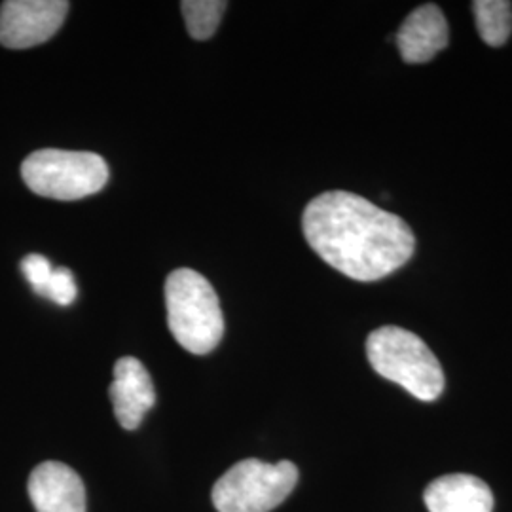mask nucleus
<instances>
[{
  "label": "nucleus",
  "mask_w": 512,
  "mask_h": 512,
  "mask_svg": "<svg viewBox=\"0 0 512 512\" xmlns=\"http://www.w3.org/2000/svg\"><path fill=\"white\" fill-rule=\"evenodd\" d=\"M302 230L330 268L363 283L397 272L416 249V238L401 217L346 190L311 200Z\"/></svg>",
  "instance_id": "nucleus-1"
},
{
  "label": "nucleus",
  "mask_w": 512,
  "mask_h": 512,
  "mask_svg": "<svg viewBox=\"0 0 512 512\" xmlns=\"http://www.w3.org/2000/svg\"><path fill=\"white\" fill-rule=\"evenodd\" d=\"M167 325L173 338L194 355L217 348L224 334V317L213 285L190 268H179L165 281Z\"/></svg>",
  "instance_id": "nucleus-2"
},
{
  "label": "nucleus",
  "mask_w": 512,
  "mask_h": 512,
  "mask_svg": "<svg viewBox=\"0 0 512 512\" xmlns=\"http://www.w3.org/2000/svg\"><path fill=\"white\" fill-rule=\"evenodd\" d=\"M372 368L389 382L404 387L423 403L437 401L444 389V372L435 353L410 330L382 327L366 340Z\"/></svg>",
  "instance_id": "nucleus-3"
},
{
  "label": "nucleus",
  "mask_w": 512,
  "mask_h": 512,
  "mask_svg": "<svg viewBox=\"0 0 512 512\" xmlns=\"http://www.w3.org/2000/svg\"><path fill=\"white\" fill-rule=\"evenodd\" d=\"M21 177L42 198L74 202L105 188L109 165L93 152L44 148L23 160Z\"/></svg>",
  "instance_id": "nucleus-4"
},
{
  "label": "nucleus",
  "mask_w": 512,
  "mask_h": 512,
  "mask_svg": "<svg viewBox=\"0 0 512 512\" xmlns=\"http://www.w3.org/2000/svg\"><path fill=\"white\" fill-rule=\"evenodd\" d=\"M296 482L298 469L291 461L243 459L220 476L211 497L219 512H270L291 495Z\"/></svg>",
  "instance_id": "nucleus-5"
},
{
  "label": "nucleus",
  "mask_w": 512,
  "mask_h": 512,
  "mask_svg": "<svg viewBox=\"0 0 512 512\" xmlns=\"http://www.w3.org/2000/svg\"><path fill=\"white\" fill-rule=\"evenodd\" d=\"M65 0H8L0 4V44L25 50L54 37L69 14Z\"/></svg>",
  "instance_id": "nucleus-6"
},
{
  "label": "nucleus",
  "mask_w": 512,
  "mask_h": 512,
  "mask_svg": "<svg viewBox=\"0 0 512 512\" xmlns=\"http://www.w3.org/2000/svg\"><path fill=\"white\" fill-rule=\"evenodd\" d=\"M110 401L118 423L135 431L156 404V389L145 365L135 357H122L114 365V382L110 384Z\"/></svg>",
  "instance_id": "nucleus-7"
},
{
  "label": "nucleus",
  "mask_w": 512,
  "mask_h": 512,
  "mask_svg": "<svg viewBox=\"0 0 512 512\" xmlns=\"http://www.w3.org/2000/svg\"><path fill=\"white\" fill-rule=\"evenodd\" d=\"M29 497L37 512H86V488L65 463L44 461L29 476Z\"/></svg>",
  "instance_id": "nucleus-8"
},
{
  "label": "nucleus",
  "mask_w": 512,
  "mask_h": 512,
  "mask_svg": "<svg viewBox=\"0 0 512 512\" xmlns=\"http://www.w3.org/2000/svg\"><path fill=\"white\" fill-rule=\"evenodd\" d=\"M450 42L448 23L437 4H423L404 19L397 46L406 63H427Z\"/></svg>",
  "instance_id": "nucleus-9"
},
{
  "label": "nucleus",
  "mask_w": 512,
  "mask_h": 512,
  "mask_svg": "<svg viewBox=\"0 0 512 512\" xmlns=\"http://www.w3.org/2000/svg\"><path fill=\"white\" fill-rule=\"evenodd\" d=\"M423 501L429 512H492L494 494L473 475H446L433 480Z\"/></svg>",
  "instance_id": "nucleus-10"
},
{
  "label": "nucleus",
  "mask_w": 512,
  "mask_h": 512,
  "mask_svg": "<svg viewBox=\"0 0 512 512\" xmlns=\"http://www.w3.org/2000/svg\"><path fill=\"white\" fill-rule=\"evenodd\" d=\"M476 27L488 46H503L512 33V4L507 0L473 2Z\"/></svg>",
  "instance_id": "nucleus-11"
},
{
  "label": "nucleus",
  "mask_w": 512,
  "mask_h": 512,
  "mask_svg": "<svg viewBox=\"0 0 512 512\" xmlns=\"http://www.w3.org/2000/svg\"><path fill=\"white\" fill-rule=\"evenodd\" d=\"M228 8L224 0H184L181 2L186 29L190 37L207 40L219 29L220 19Z\"/></svg>",
  "instance_id": "nucleus-12"
},
{
  "label": "nucleus",
  "mask_w": 512,
  "mask_h": 512,
  "mask_svg": "<svg viewBox=\"0 0 512 512\" xmlns=\"http://www.w3.org/2000/svg\"><path fill=\"white\" fill-rule=\"evenodd\" d=\"M76 281L69 268H54V274L48 281V287L42 296L50 298L57 306H71L76 300Z\"/></svg>",
  "instance_id": "nucleus-13"
},
{
  "label": "nucleus",
  "mask_w": 512,
  "mask_h": 512,
  "mask_svg": "<svg viewBox=\"0 0 512 512\" xmlns=\"http://www.w3.org/2000/svg\"><path fill=\"white\" fill-rule=\"evenodd\" d=\"M21 272L27 277L33 291L42 296L48 287L50 277L54 274V266L50 264V260L46 256L29 255L25 256L21 262Z\"/></svg>",
  "instance_id": "nucleus-14"
}]
</instances>
